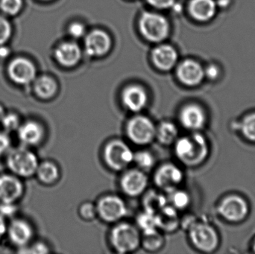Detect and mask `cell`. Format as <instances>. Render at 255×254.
<instances>
[{"label":"cell","mask_w":255,"mask_h":254,"mask_svg":"<svg viewBox=\"0 0 255 254\" xmlns=\"http://www.w3.org/2000/svg\"><path fill=\"white\" fill-rule=\"evenodd\" d=\"M22 6V0H1L0 7L6 14L15 15L20 10Z\"/></svg>","instance_id":"34"},{"label":"cell","mask_w":255,"mask_h":254,"mask_svg":"<svg viewBox=\"0 0 255 254\" xmlns=\"http://www.w3.org/2000/svg\"><path fill=\"white\" fill-rule=\"evenodd\" d=\"M222 216L231 222L243 220L248 213V205L245 200L237 195L228 197L220 207Z\"/></svg>","instance_id":"16"},{"label":"cell","mask_w":255,"mask_h":254,"mask_svg":"<svg viewBox=\"0 0 255 254\" xmlns=\"http://www.w3.org/2000/svg\"><path fill=\"white\" fill-rule=\"evenodd\" d=\"M34 89L39 98L49 100L55 96L58 90V86L52 78L43 76L34 81Z\"/></svg>","instance_id":"24"},{"label":"cell","mask_w":255,"mask_h":254,"mask_svg":"<svg viewBox=\"0 0 255 254\" xmlns=\"http://www.w3.org/2000/svg\"><path fill=\"white\" fill-rule=\"evenodd\" d=\"M184 174L175 164H166L159 167L154 174L156 186L163 192L169 194L178 189L182 182Z\"/></svg>","instance_id":"9"},{"label":"cell","mask_w":255,"mask_h":254,"mask_svg":"<svg viewBox=\"0 0 255 254\" xmlns=\"http://www.w3.org/2000/svg\"><path fill=\"white\" fill-rule=\"evenodd\" d=\"M11 35V26L8 21L0 16V45L4 44Z\"/></svg>","instance_id":"36"},{"label":"cell","mask_w":255,"mask_h":254,"mask_svg":"<svg viewBox=\"0 0 255 254\" xmlns=\"http://www.w3.org/2000/svg\"><path fill=\"white\" fill-rule=\"evenodd\" d=\"M79 214L85 220H93L97 216V206L92 203H84L79 208Z\"/></svg>","instance_id":"35"},{"label":"cell","mask_w":255,"mask_h":254,"mask_svg":"<svg viewBox=\"0 0 255 254\" xmlns=\"http://www.w3.org/2000/svg\"><path fill=\"white\" fill-rule=\"evenodd\" d=\"M6 164L14 175L26 178L36 174L39 163L34 152L26 148H18L9 152Z\"/></svg>","instance_id":"2"},{"label":"cell","mask_w":255,"mask_h":254,"mask_svg":"<svg viewBox=\"0 0 255 254\" xmlns=\"http://www.w3.org/2000/svg\"><path fill=\"white\" fill-rule=\"evenodd\" d=\"M205 76L210 79H216L219 76V69L216 66L211 65L205 69Z\"/></svg>","instance_id":"42"},{"label":"cell","mask_w":255,"mask_h":254,"mask_svg":"<svg viewBox=\"0 0 255 254\" xmlns=\"http://www.w3.org/2000/svg\"><path fill=\"white\" fill-rule=\"evenodd\" d=\"M9 54V49L6 47H0V58H7Z\"/></svg>","instance_id":"44"},{"label":"cell","mask_w":255,"mask_h":254,"mask_svg":"<svg viewBox=\"0 0 255 254\" xmlns=\"http://www.w3.org/2000/svg\"><path fill=\"white\" fill-rule=\"evenodd\" d=\"M97 215L109 223L118 222L127 214V204L117 195H108L100 200L97 205Z\"/></svg>","instance_id":"7"},{"label":"cell","mask_w":255,"mask_h":254,"mask_svg":"<svg viewBox=\"0 0 255 254\" xmlns=\"http://www.w3.org/2000/svg\"><path fill=\"white\" fill-rule=\"evenodd\" d=\"M188 231L192 243L199 250L211 252L218 246V236L212 227L195 223Z\"/></svg>","instance_id":"8"},{"label":"cell","mask_w":255,"mask_h":254,"mask_svg":"<svg viewBox=\"0 0 255 254\" xmlns=\"http://www.w3.org/2000/svg\"><path fill=\"white\" fill-rule=\"evenodd\" d=\"M157 229L164 232H174L180 226L178 210L172 206L166 205L155 215Z\"/></svg>","instance_id":"23"},{"label":"cell","mask_w":255,"mask_h":254,"mask_svg":"<svg viewBox=\"0 0 255 254\" xmlns=\"http://www.w3.org/2000/svg\"><path fill=\"white\" fill-rule=\"evenodd\" d=\"M242 131L246 138L255 142V113L244 119L242 124Z\"/></svg>","instance_id":"33"},{"label":"cell","mask_w":255,"mask_h":254,"mask_svg":"<svg viewBox=\"0 0 255 254\" xmlns=\"http://www.w3.org/2000/svg\"><path fill=\"white\" fill-rule=\"evenodd\" d=\"M141 235L136 227L128 223L116 225L111 234L115 250L121 254L131 253L140 246Z\"/></svg>","instance_id":"4"},{"label":"cell","mask_w":255,"mask_h":254,"mask_svg":"<svg viewBox=\"0 0 255 254\" xmlns=\"http://www.w3.org/2000/svg\"><path fill=\"white\" fill-rule=\"evenodd\" d=\"M69 33L73 38H80L85 34V27L80 22H74L70 25Z\"/></svg>","instance_id":"38"},{"label":"cell","mask_w":255,"mask_h":254,"mask_svg":"<svg viewBox=\"0 0 255 254\" xmlns=\"http://www.w3.org/2000/svg\"><path fill=\"white\" fill-rule=\"evenodd\" d=\"M254 249H255V245H254Z\"/></svg>","instance_id":"46"},{"label":"cell","mask_w":255,"mask_h":254,"mask_svg":"<svg viewBox=\"0 0 255 254\" xmlns=\"http://www.w3.org/2000/svg\"><path fill=\"white\" fill-rule=\"evenodd\" d=\"M148 177L142 170L131 169L123 176L121 186L128 196L135 197L145 192L148 186Z\"/></svg>","instance_id":"11"},{"label":"cell","mask_w":255,"mask_h":254,"mask_svg":"<svg viewBox=\"0 0 255 254\" xmlns=\"http://www.w3.org/2000/svg\"><path fill=\"white\" fill-rule=\"evenodd\" d=\"M7 226L6 225L4 217H3L1 215H0V241L3 238L6 233H7Z\"/></svg>","instance_id":"43"},{"label":"cell","mask_w":255,"mask_h":254,"mask_svg":"<svg viewBox=\"0 0 255 254\" xmlns=\"http://www.w3.org/2000/svg\"><path fill=\"white\" fill-rule=\"evenodd\" d=\"M8 74L14 83L26 85L35 79L36 69L28 60L23 58H16L9 65Z\"/></svg>","instance_id":"10"},{"label":"cell","mask_w":255,"mask_h":254,"mask_svg":"<svg viewBox=\"0 0 255 254\" xmlns=\"http://www.w3.org/2000/svg\"><path fill=\"white\" fill-rule=\"evenodd\" d=\"M111 46L110 36L102 30L91 31L85 38V52L91 57H101L106 55L110 50Z\"/></svg>","instance_id":"14"},{"label":"cell","mask_w":255,"mask_h":254,"mask_svg":"<svg viewBox=\"0 0 255 254\" xmlns=\"http://www.w3.org/2000/svg\"><path fill=\"white\" fill-rule=\"evenodd\" d=\"M9 240L13 246L22 249L26 247L33 238V229L29 223L22 219H14L7 226Z\"/></svg>","instance_id":"15"},{"label":"cell","mask_w":255,"mask_h":254,"mask_svg":"<svg viewBox=\"0 0 255 254\" xmlns=\"http://www.w3.org/2000/svg\"><path fill=\"white\" fill-rule=\"evenodd\" d=\"M18 138L25 146H37L43 140L44 131L38 122L28 121L17 129Z\"/></svg>","instance_id":"21"},{"label":"cell","mask_w":255,"mask_h":254,"mask_svg":"<svg viewBox=\"0 0 255 254\" xmlns=\"http://www.w3.org/2000/svg\"><path fill=\"white\" fill-rule=\"evenodd\" d=\"M189 11L196 20L208 22L217 13V3L214 0H191Z\"/></svg>","instance_id":"22"},{"label":"cell","mask_w":255,"mask_h":254,"mask_svg":"<svg viewBox=\"0 0 255 254\" xmlns=\"http://www.w3.org/2000/svg\"><path fill=\"white\" fill-rule=\"evenodd\" d=\"M178 128L172 122H163L156 127L155 138L164 146L174 144L178 140Z\"/></svg>","instance_id":"26"},{"label":"cell","mask_w":255,"mask_h":254,"mask_svg":"<svg viewBox=\"0 0 255 254\" xmlns=\"http://www.w3.org/2000/svg\"><path fill=\"white\" fill-rule=\"evenodd\" d=\"M49 252V248L46 244L43 243H37L32 245L29 248H22L19 253L22 254H45Z\"/></svg>","instance_id":"37"},{"label":"cell","mask_w":255,"mask_h":254,"mask_svg":"<svg viewBox=\"0 0 255 254\" xmlns=\"http://www.w3.org/2000/svg\"><path fill=\"white\" fill-rule=\"evenodd\" d=\"M139 29L145 40L160 43L169 36V24L161 14L145 12L139 18Z\"/></svg>","instance_id":"3"},{"label":"cell","mask_w":255,"mask_h":254,"mask_svg":"<svg viewBox=\"0 0 255 254\" xmlns=\"http://www.w3.org/2000/svg\"><path fill=\"white\" fill-rule=\"evenodd\" d=\"M175 152L178 159L189 167L199 165L208 155V146L203 136L193 134L175 141Z\"/></svg>","instance_id":"1"},{"label":"cell","mask_w":255,"mask_h":254,"mask_svg":"<svg viewBox=\"0 0 255 254\" xmlns=\"http://www.w3.org/2000/svg\"><path fill=\"white\" fill-rule=\"evenodd\" d=\"M165 244L164 237L158 229L142 232L140 246L148 252H156L162 249Z\"/></svg>","instance_id":"27"},{"label":"cell","mask_w":255,"mask_h":254,"mask_svg":"<svg viewBox=\"0 0 255 254\" xmlns=\"http://www.w3.org/2000/svg\"><path fill=\"white\" fill-rule=\"evenodd\" d=\"M168 204V198L162 192L149 191L144 195L142 206L144 211L156 215Z\"/></svg>","instance_id":"25"},{"label":"cell","mask_w":255,"mask_h":254,"mask_svg":"<svg viewBox=\"0 0 255 254\" xmlns=\"http://www.w3.org/2000/svg\"><path fill=\"white\" fill-rule=\"evenodd\" d=\"M1 125L4 131L7 132L17 131L20 126V121L19 116L15 113H5L3 119H1Z\"/></svg>","instance_id":"32"},{"label":"cell","mask_w":255,"mask_h":254,"mask_svg":"<svg viewBox=\"0 0 255 254\" xmlns=\"http://www.w3.org/2000/svg\"><path fill=\"white\" fill-rule=\"evenodd\" d=\"M169 195L168 201L170 202L171 206L178 210H184L190 204V196L187 192L178 189L172 191Z\"/></svg>","instance_id":"29"},{"label":"cell","mask_w":255,"mask_h":254,"mask_svg":"<svg viewBox=\"0 0 255 254\" xmlns=\"http://www.w3.org/2000/svg\"><path fill=\"white\" fill-rule=\"evenodd\" d=\"M142 171L151 169L154 165V156L147 151H139L133 154V161Z\"/></svg>","instance_id":"30"},{"label":"cell","mask_w":255,"mask_h":254,"mask_svg":"<svg viewBox=\"0 0 255 254\" xmlns=\"http://www.w3.org/2000/svg\"><path fill=\"white\" fill-rule=\"evenodd\" d=\"M55 56L57 61L63 67H74L82 58V50L77 43L65 42L55 49Z\"/></svg>","instance_id":"19"},{"label":"cell","mask_w":255,"mask_h":254,"mask_svg":"<svg viewBox=\"0 0 255 254\" xmlns=\"http://www.w3.org/2000/svg\"><path fill=\"white\" fill-rule=\"evenodd\" d=\"M4 115H5V112H4V108L2 106L0 105V122H1V119H3Z\"/></svg>","instance_id":"45"},{"label":"cell","mask_w":255,"mask_h":254,"mask_svg":"<svg viewBox=\"0 0 255 254\" xmlns=\"http://www.w3.org/2000/svg\"><path fill=\"white\" fill-rule=\"evenodd\" d=\"M37 178L43 184H54L59 178L60 172L58 167L49 161L39 164L37 171Z\"/></svg>","instance_id":"28"},{"label":"cell","mask_w":255,"mask_h":254,"mask_svg":"<svg viewBox=\"0 0 255 254\" xmlns=\"http://www.w3.org/2000/svg\"><path fill=\"white\" fill-rule=\"evenodd\" d=\"M45 1H48V0H45Z\"/></svg>","instance_id":"47"},{"label":"cell","mask_w":255,"mask_h":254,"mask_svg":"<svg viewBox=\"0 0 255 254\" xmlns=\"http://www.w3.org/2000/svg\"><path fill=\"white\" fill-rule=\"evenodd\" d=\"M16 206L13 204L1 203V205H0V215H1L3 217L13 216L16 213Z\"/></svg>","instance_id":"40"},{"label":"cell","mask_w":255,"mask_h":254,"mask_svg":"<svg viewBox=\"0 0 255 254\" xmlns=\"http://www.w3.org/2000/svg\"><path fill=\"white\" fill-rule=\"evenodd\" d=\"M10 146V140L6 133L0 132V156L4 155Z\"/></svg>","instance_id":"41"},{"label":"cell","mask_w":255,"mask_h":254,"mask_svg":"<svg viewBox=\"0 0 255 254\" xmlns=\"http://www.w3.org/2000/svg\"><path fill=\"white\" fill-rule=\"evenodd\" d=\"M23 192V185L17 176L0 175V202L14 204L22 197Z\"/></svg>","instance_id":"13"},{"label":"cell","mask_w":255,"mask_h":254,"mask_svg":"<svg viewBox=\"0 0 255 254\" xmlns=\"http://www.w3.org/2000/svg\"><path fill=\"white\" fill-rule=\"evenodd\" d=\"M136 225L142 232L157 229L155 215L143 211L136 218Z\"/></svg>","instance_id":"31"},{"label":"cell","mask_w":255,"mask_h":254,"mask_svg":"<svg viewBox=\"0 0 255 254\" xmlns=\"http://www.w3.org/2000/svg\"><path fill=\"white\" fill-rule=\"evenodd\" d=\"M154 65L159 70L168 71L172 70L178 61V55L175 48L170 45L161 44L154 48L151 53Z\"/></svg>","instance_id":"18"},{"label":"cell","mask_w":255,"mask_h":254,"mask_svg":"<svg viewBox=\"0 0 255 254\" xmlns=\"http://www.w3.org/2000/svg\"><path fill=\"white\" fill-rule=\"evenodd\" d=\"M148 4L155 8L168 9L175 4V0H146Z\"/></svg>","instance_id":"39"},{"label":"cell","mask_w":255,"mask_h":254,"mask_svg":"<svg viewBox=\"0 0 255 254\" xmlns=\"http://www.w3.org/2000/svg\"><path fill=\"white\" fill-rule=\"evenodd\" d=\"M127 133L132 143L145 146L152 143L155 139L156 126L149 118L139 115L128 121Z\"/></svg>","instance_id":"6"},{"label":"cell","mask_w":255,"mask_h":254,"mask_svg":"<svg viewBox=\"0 0 255 254\" xmlns=\"http://www.w3.org/2000/svg\"><path fill=\"white\" fill-rule=\"evenodd\" d=\"M122 101L128 110L138 113L146 106L148 95L142 86L130 85L123 91Z\"/></svg>","instance_id":"17"},{"label":"cell","mask_w":255,"mask_h":254,"mask_svg":"<svg viewBox=\"0 0 255 254\" xmlns=\"http://www.w3.org/2000/svg\"><path fill=\"white\" fill-rule=\"evenodd\" d=\"M133 152L122 140H112L104 149V159L109 168L115 171H122L133 161Z\"/></svg>","instance_id":"5"},{"label":"cell","mask_w":255,"mask_h":254,"mask_svg":"<svg viewBox=\"0 0 255 254\" xmlns=\"http://www.w3.org/2000/svg\"><path fill=\"white\" fill-rule=\"evenodd\" d=\"M179 119L183 126L187 129L199 130L205 125V112L197 104H188L181 110Z\"/></svg>","instance_id":"20"},{"label":"cell","mask_w":255,"mask_h":254,"mask_svg":"<svg viewBox=\"0 0 255 254\" xmlns=\"http://www.w3.org/2000/svg\"><path fill=\"white\" fill-rule=\"evenodd\" d=\"M177 76L180 82L186 86H198L205 77V69L199 63L187 60L178 66Z\"/></svg>","instance_id":"12"}]
</instances>
